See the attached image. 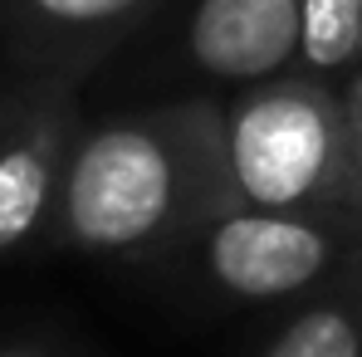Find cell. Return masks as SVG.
<instances>
[{
    "instance_id": "cell-5",
    "label": "cell",
    "mask_w": 362,
    "mask_h": 357,
    "mask_svg": "<svg viewBox=\"0 0 362 357\" xmlns=\"http://www.w3.org/2000/svg\"><path fill=\"white\" fill-rule=\"evenodd\" d=\"M167 0H0V40L25 69L88 78Z\"/></svg>"
},
{
    "instance_id": "cell-8",
    "label": "cell",
    "mask_w": 362,
    "mask_h": 357,
    "mask_svg": "<svg viewBox=\"0 0 362 357\" xmlns=\"http://www.w3.org/2000/svg\"><path fill=\"white\" fill-rule=\"evenodd\" d=\"M362 0H299V69L343 78L358 64Z\"/></svg>"
},
{
    "instance_id": "cell-2",
    "label": "cell",
    "mask_w": 362,
    "mask_h": 357,
    "mask_svg": "<svg viewBox=\"0 0 362 357\" xmlns=\"http://www.w3.org/2000/svg\"><path fill=\"white\" fill-rule=\"evenodd\" d=\"M235 201L362 230V147L338 78L289 69L226 93Z\"/></svg>"
},
{
    "instance_id": "cell-6",
    "label": "cell",
    "mask_w": 362,
    "mask_h": 357,
    "mask_svg": "<svg viewBox=\"0 0 362 357\" xmlns=\"http://www.w3.org/2000/svg\"><path fill=\"white\" fill-rule=\"evenodd\" d=\"M181 54L221 88L279 78L299 69V0H196Z\"/></svg>"
},
{
    "instance_id": "cell-9",
    "label": "cell",
    "mask_w": 362,
    "mask_h": 357,
    "mask_svg": "<svg viewBox=\"0 0 362 357\" xmlns=\"http://www.w3.org/2000/svg\"><path fill=\"white\" fill-rule=\"evenodd\" d=\"M338 88H343V103H348V118H353V132H358V147H362V64L338 78Z\"/></svg>"
},
{
    "instance_id": "cell-3",
    "label": "cell",
    "mask_w": 362,
    "mask_h": 357,
    "mask_svg": "<svg viewBox=\"0 0 362 357\" xmlns=\"http://www.w3.org/2000/svg\"><path fill=\"white\" fill-rule=\"evenodd\" d=\"M362 254V230L299 211L226 201L177 245L181 274L216 303L284 308L323 289Z\"/></svg>"
},
{
    "instance_id": "cell-11",
    "label": "cell",
    "mask_w": 362,
    "mask_h": 357,
    "mask_svg": "<svg viewBox=\"0 0 362 357\" xmlns=\"http://www.w3.org/2000/svg\"><path fill=\"white\" fill-rule=\"evenodd\" d=\"M358 64H362V40H358ZM358 64H353V69H358Z\"/></svg>"
},
{
    "instance_id": "cell-4",
    "label": "cell",
    "mask_w": 362,
    "mask_h": 357,
    "mask_svg": "<svg viewBox=\"0 0 362 357\" xmlns=\"http://www.w3.org/2000/svg\"><path fill=\"white\" fill-rule=\"evenodd\" d=\"M83 78L25 69L0 93V259L49 245L64 191V167L83 127Z\"/></svg>"
},
{
    "instance_id": "cell-7",
    "label": "cell",
    "mask_w": 362,
    "mask_h": 357,
    "mask_svg": "<svg viewBox=\"0 0 362 357\" xmlns=\"http://www.w3.org/2000/svg\"><path fill=\"white\" fill-rule=\"evenodd\" d=\"M255 357H362V254L323 289L284 303Z\"/></svg>"
},
{
    "instance_id": "cell-10",
    "label": "cell",
    "mask_w": 362,
    "mask_h": 357,
    "mask_svg": "<svg viewBox=\"0 0 362 357\" xmlns=\"http://www.w3.org/2000/svg\"><path fill=\"white\" fill-rule=\"evenodd\" d=\"M0 357H69L59 348H49V343H5Z\"/></svg>"
},
{
    "instance_id": "cell-1",
    "label": "cell",
    "mask_w": 362,
    "mask_h": 357,
    "mask_svg": "<svg viewBox=\"0 0 362 357\" xmlns=\"http://www.w3.org/2000/svg\"><path fill=\"white\" fill-rule=\"evenodd\" d=\"M235 201L226 98H172L83 122L64 167L49 250L83 259H172L211 211Z\"/></svg>"
}]
</instances>
